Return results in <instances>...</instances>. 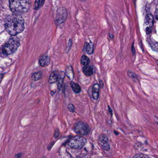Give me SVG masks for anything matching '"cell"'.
Wrapping results in <instances>:
<instances>
[{
	"label": "cell",
	"mask_w": 158,
	"mask_h": 158,
	"mask_svg": "<svg viewBox=\"0 0 158 158\" xmlns=\"http://www.w3.org/2000/svg\"><path fill=\"white\" fill-rule=\"evenodd\" d=\"M7 32L11 36H16L25 29L24 20L20 14L13 13L7 17L4 22Z\"/></svg>",
	"instance_id": "obj_1"
},
{
	"label": "cell",
	"mask_w": 158,
	"mask_h": 158,
	"mask_svg": "<svg viewBox=\"0 0 158 158\" xmlns=\"http://www.w3.org/2000/svg\"><path fill=\"white\" fill-rule=\"evenodd\" d=\"M9 7L13 13L27 12L32 5V0H9Z\"/></svg>",
	"instance_id": "obj_2"
},
{
	"label": "cell",
	"mask_w": 158,
	"mask_h": 158,
	"mask_svg": "<svg viewBox=\"0 0 158 158\" xmlns=\"http://www.w3.org/2000/svg\"><path fill=\"white\" fill-rule=\"evenodd\" d=\"M1 48V56L5 57L9 55L12 54L16 51L19 46H20V40L17 37L13 36Z\"/></svg>",
	"instance_id": "obj_3"
},
{
	"label": "cell",
	"mask_w": 158,
	"mask_h": 158,
	"mask_svg": "<svg viewBox=\"0 0 158 158\" xmlns=\"http://www.w3.org/2000/svg\"><path fill=\"white\" fill-rule=\"evenodd\" d=\"M87 142V140L84 137L75 136L71 139L68 145L73 149H80L82 148Z\"/></svg>",
	"instance_id": "obj_4"
},
{
	"label": "cell",
	"mask_w": 158,
	"mask_h": 158,
	"mask_svg": "<svg viewBox=\"0 0 158 158\" xmlns=\"http://www.w3.org/2000/svg\"><path fill=\"white\" fill-rule=\"evenodd\" d=\"M74 130L78 135L85 136L90 132V128L87 124L83 121H79L75 124Z\"/></svg>",
	"instance_id": "obj_5"
},
{
	"label": "cell",
	"mask_w": 158,
	"mask_h": 158,
	"mask_svg": "<svg viewBox=\"0 0 158 158\" xmlns=\"http://www.w3.org/2000/svg\"><path fill=\"white\" fill-rule=\"evenodd\" d=\"M154 24V18L151 14L146 16L144 23V29L147 34H150L152 32V28Z\"/></svg>",
	"instance_id": "obj_6"
},
{
	"label": "cell",
	"mask_w": 158,
	"mask_h": 158,
	"mask_svg": "<svg viewBox=\"0 0 158 158\" xmlns=\"http://www.w3.org/2000/svg\"><path fill=\"white\" fill-rule=\"evenodd\" d=\"M67 13L65 7H60L57 11L55 21L57 24L63 23L66 20Z\"/></svg>",
	"instance_id": "obj_7"
},
{
	"label": "cell",
	"mask_w": 158,
	"mask_h": 158,
	"mask_svg": "<svg viewBox=\"0 0 158 158\" xmlns=\"http://www.w3.org/2000/svg\"><path fill=\"white\" fill-rule=\"evenodd\" d=\"M39 62L40 65L41 67L48 66L50 64L49 57L47 55L42 56L40 57Z\"/></svg>",
	"instance_id": "obj_8"
},
{
	"label": "cell",
	"mask_w": 158,
	"mask_h": 158,
	"mask_svg": "<svg viewBox=\"0 0 158 158\" xmlns=\"http://www.w3.org/2000/svg\"><path fill=\"white\" fill-rule=\"evenodd\" d=\"M100 85L98 83H95L92 87L93 98L94 99H98L99 96Z\"/></svg>",
	"instance_id": "obj_9"
},
{
	"label": "cell",
	"mask_w": 158,
	"mask_h": 158,
	"mask_svg": "<svg viewBox=\"0 0 158 158\" xmlns=\"http://www.w3.org/2000/svg\"><path fill=\"white\" fill-rule=\"evenodd\" d=\"M59 77L57 79V87L59 90H60L62 87V84H63V81H64V78L65 77V73L63 72H60L58 73Z\"/></svg>",
	"instance_id": "obj_10"
},
{
	"label": "cell",
	"mask_w": 158,
	"mask_h": 158,
	"mask_svg": "<svg viewBox=\"0 0 158 158\" xmlns=\"http://www.w3.org/2000/svg\"><path fill=\"white\" fill-rule=\"evenodd\" d=\"M82 71L84 75L87 77L91 76L93 73V69L92 67L88 65L84 66L82 68Z\"/></svg>",
	"instance_id": "obj_11"
},
{
	"label": "cell",
	"mask_w": 158,
	"mask_h": 158,
	"mask_svg": "<svg viewBox=\"0 0 158 158\" xmlns=\"http://www.w3.org/2000/svg\"><path fill=\"white\" fill-rule=\"evenodd\" d=\"M66 74L67 77L71 80H73L74 78V73L73 69L71 66H68L66 69Z\"/></svg>",
	"instance_id": "obj_12"
},
{
	"label": "cell",
	"mask_w": 158,
	"mask_h": 158,
	"mask_svg": "<svg viewBox=\"0 0 158 158\" xmlns=\"http://www.w3.org/2000/svg\"><path fill=\"white\" fill-rule=\"evenodd\" d=\"M85 51L88 54H92L93 53L94 49V44L92 42L89 43H85Z\"/></svg>",
	"instance_id": "obj_13"
},
{
	"label": "cell",
	"mask_w": 158,
	"mask_h": 158,
	"mask_svg": "<svg viewBox=\"0 0 158 158\" xmlns=\"http://www.w3.org/2000/svg\"><path fill=\"white\" fill-rule=\"evenodd\" d=\"M71 86L72 87V89L73 90V92L76 94L80 93L81 92V88L80 85L78 83H76L73 81H71Z\"/></svg>",
	"instance_id": "obj_14"
},
{
	"label": "cell",
	"mask_w": 158,
	"mask_h": 158,
	"mask_svg": "<svg viewBox=\"0 0 158 158\" xmlns=\"http://www.w3.org/2000/svg\"><path fill=\"white\" fill-rule=\"evenodd\" d=\"M59 75L58 73H56L55 72H53L50 75L49 78V83H54L57 82V79H58Z\"/></svg>",
	"instance_id": "obj_15"
},
{
	"label": "cell",
	"mask_w": 158,
	"mask_h": 158,
	"mask_svg": "<svg viewBox=\"0 0 158 158\" xmlns=\"http://www.w3.org/2000/svg\"><path fill=\"white\" fill-rule=\"evenodd\" d=\"M42 73L41 72H38L32 74V79L33 81H36L41 79L42 78Z\"/></svg>",
	"instance_id": "obj_16"
},
{
	"label": "cell",
	"mask_w": 158,
	"mask_h": 158,
	"mask_svg": "<svg viewBox=\"0 0 158 158\" xmlns=\"http://www.w3.org/2000/svg\"><path fill=\"white\" fill-rule=\"evenodd\" d=\"M90 62V60L87 56L85 55H83L81 57V63L84 66H88Z\"/></svg>",
	"instance_id": "obj_17"
},
{
	"label": "cell",
	"mask_w": 158,
	"mask_h": 158,
	"mask_svg": "<svg viewBox=\"0 0 158 158\" xmlns=\"http://www.w3.org/2000/svg\"><path fill=\"white\" fill-rule=\"evenodd\" d=\"M99 141L101 143H102L103 144H104L109 143V139L107 136L105 135H101L99 136L98 138Z\"/></svg>",
	"instance_id": "obj_18"
},
{
	"label": "cell",
	"mask_w": 158,
	"mask_h": 158,
	"mask_svg": "<svg viewBox=\"0 0 158 158\" xmlns=\"http://www.w3.org/2000/svg\"><path fill=\"white\" fill-rule=\"evenodd\" d=\"M102 147L103 149H104V150H105V151H109V150H110V144H109V143L104 144L102 145Z\"/></svg>",
	"instance_id": "obj_19"
},
{
	"label": "cell",
	"mask_w": 158,
	"mask_h": 158,
	"mask_svg": "<svg viewBox=\"0 0 158 158\" xmlns=\"http://www.w3.org/2000/svg\"><path fill=\"white\" fill-rule=\"evenodd\" d=\"M72 40L70 39L69 40V42H68V44L67 45L66 49V52L67 54L69 53L70 51V50H71V47H72Z\"/></svg>",
	"instance_id": "obj_20"
},
{
	"label": "cell",
	"mask_w": 158,
	"mask_h": 158,
	"mask_svg": "<svg viewBox=\"0 0 158 158\" xmlns=\"http://www.w3.org/2000/svg\"><path fill=\"white\" fill-rule=\"evenodd\" d=\"M127 75L131 78H137L136 75L131 71H128L127 72Z\"/></svg>",
	"instance_id": "obj_21"
},
{
	"label": "cell",
	"mask_w": 158,
	"mask_h": 158,
	"mask_svg": "<svg viewBox=\"0 0 158 158\" xmlns=\"http://www.w3.org/2000/svg\"><path fill=\"white\" fill-rule=\"evenodd\" d=\"M68 109L70 112L74 113L75 112V107L72 104H70L68 105Z\"/></svg>",
	"instance_id": "obj_22"
},
{
	"label": "cell",
	"mask_w": 158,
	"mask_h": 158,
	"mask_svg": "<svg viewBox=\"0 0 158 158\" xmlns=\"http://www.w3.org/2000/svg\"><path fill=\"white\" fill-rule=\"evenodd\" d=\"M34 9L37 10L39 8L40 5V0H36L34 3Z\"/></svg>",
	"instance_id": "obj_23"
},
{
	"label": "cell",
	"mask_w": 158,
	"mask_h": 158,
	"mask_svg": "<svg viewBox=\"0 0 158 158\" xmlns=\"http://www.w3.org/2000/svg\"><path fill=\"white\" fill-rule=\"evenodd\" d=\"M133 157L134 158H148V156L144 155V154H137Z\"/></svg>",
	"instance_id": "obj_24"
},
{
	"label": "cell",
	"mask_w": 158,
	"mask_h": 158,
	"mask_svg": "<svg viewBox=\"0 0 158 158\" xmlns=\"http://www.w3.org/2000/svg\"><path fill=\"white\" fill-rule=\"evenodd\" d=\"M59 134H60V132H59V129H56L55 130L54 133V137L55 138L58 137L59 136Z\"/></svg>",
	"instance_id": "obj_25"
},
{
	"label": "cell",
	"mask_w": 158,
	"mask_h": 158,
	"mask_svg": "<svg viewBox=\"0 0 158 158\" xmlns=\"http://www.w3.org/2000/svg\"><path fill=\"white\" fill-rule=\"evenodd\" d=\"M155 16L156 19H157V20H158V9H156V10L155 11Z\"/></svg>",
	"instance_id": "obj_26"
},
{
	"label": "cell",
	"mask_w": 158,
	"mask_h": 158,
	"mask_svg": "<svg viewBox=\"0 0 158 158\" xmlns=\"http://www.w3.org/2000/svg\"><path fill=\"white\" fill-rule=\"evenodd\" d=\"M22 154L21 153H19V154H16L14 157L16 158H20V157H22Z\"/></svg>",
	"instance_id": "obj_27"
},
{
	"label": "cell",
	"mask_w": 158,
	"mask_h": 158,
	"mask_svg": "<svg viewBox=\"0 0 158 158\" xmlns=\"http://www.w3.org/2000/svg\"><path fill=\"white\" fill-rule=\"evenodd\" d=\"M108 108H109V111H110V113L111 114V116H112L113 115V112H112V110H111L110 106H108Z\"/></svg>",
	"instance_id": "obj_28"
},
{
	"label": "cell",
	"mask_w": 158,
	"mask_h": 158,
	"mask_svg": "<svg viewBox=\"0 0 158 158\" xmlns=\"http://www.w3.org/2000/svg\"><path fill=\"white\" fill-rule=\"evenodd\" d=\"M154 120H155V121L157 123V124H158V117H155V118H154Z\"/></svg>",
	"instance_id": "obj_29"
},
{
	"label": "cell",
	"mask_w": 158,
	"mask_h": 158,
	"mask_svg": "<svg viewBox=\"0 0 158 158\" xmlns=\"http://www.w3.org/2000/svg\"><path fill=\"white\" fill-rule=\"evenodd\" d=\"M114 132H115V133H116V135H119V133L117 131H116L114 130Z\"/></svg>",
	"instance_id": "obj_30"
},
{
	"label": "cell",
	"mask_w": 158,
	"mask_h": 158,
	"mask_svg": "<svg viewBox=\"0 0 158 158\" xmlns=\"http://www.w3.org/2000/svg\"><path fill=\"white\" fill-rule=\"evenodd\" d=\"M157 64L158 65V61L157 62Z\"/></svg>",
	"instance_id": "obj_31"
},
{
	"label": "cell",
	"mask_w": 158,
	"mask_h": 158,
	"mask_svg": "<svg viewBox=\"0 0 158 158\" xmlns=\"http://www.w3.org/2000/svg\"><path fill=\"white\" fill-rule=\"evenodd\" d=\"M82 1H83V0H82Z\"/></svg>",
	"instance_id": "obj_32"
}]
</instances>
